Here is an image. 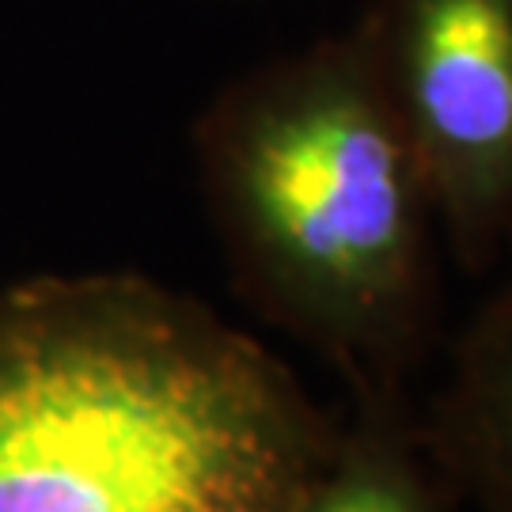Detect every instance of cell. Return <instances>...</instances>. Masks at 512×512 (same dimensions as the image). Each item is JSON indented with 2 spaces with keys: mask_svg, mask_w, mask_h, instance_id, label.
<instances>
[{
  "mask_svg": "<svg viewBox=\"0 0 512 512\" xmlns=\"http://www.w3.org/2000/svg\"><path fill=\"white\" fill-rule=\"evenodd\" d=\"M338 429L281 357L152 277L0 289V512H289Z\"/></svg>",
  "mask_w": 512,
  "mask_h": 512,
  "instance_id": "1",
  "label": "cell"
},
{
  "mask_svg": "<svg viewBox=\"0 0 512 512\" xmlns=\"http://www.w3.org/2000/svg\"><path fill=\"white\" fill-rule=\"evenodd\" d=\"M194 152L236 293L349 399L410 391L440 330V224L361 35L220 88Z\"/></svg>",
  "mask_w": 512,
  "mask_h": 512,
  "instance_id": "2",
  "label": "cell"
},
{
  "mask_svg": "<svg viewBox=\"0 0 512 512\" xmlns=\"http://www.w3.org/2000/svg\"><path fill=\"white\" fill-rule=\"evenodd\" d=\"M459 270L512 247V0H368L353 23Z\"/></svg>",
  "mask_w": 512,
  "mask_h": 512,
  "instance_id": "3",
  "label": "cell"
},
{
  "mask_svg": "<svg viewBox=\"0 0 512 512\" xmlns=\"http://www.w3.org/2000/svg\"><path fill=\"white\" fill-rule=\"evenodd\" d=\"M421 437L478 512H512V281L482 300L448 353Z\"/></svg>",
  "mask_w": 512,
  "mask_h": 512,
  "instance_id": "4",
  "label": "cell"
},
{
  "mask_svg": "<svg viewBox=\"0 0 512 512\" xmlns=\"http://www.w3.org/2000/svg\"><path fill=\"white\" fill-rule=\"evenodd\" d=\"M289 512H478L421 437L410 391L361 395L338 444Z\"/></svg>",
  "mask_w": 512,
  "mask_h": 512,
  "instance_id": "5",
  "label": "cell"
}]
</instances>
